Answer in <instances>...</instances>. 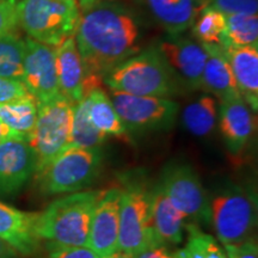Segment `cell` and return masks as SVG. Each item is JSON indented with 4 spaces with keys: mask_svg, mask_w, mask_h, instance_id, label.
I'll use <instances>...</instances> for the list:
<instances>
[{
    "mask_svg": "<svg viewBox=\"0 0 258 258\" xmlns=\"http://www.w3.org/2000/svg\"><path fill=\"white\" fill-rule=\"evenodd\" d=\"M140 29L134 16L118 5L102 4L80 14L74 35L86 74V92L112 69L139 53Z\"/></svg>",
    "mask_w": 258,
    "mask_h": 258,
    "instance_id": "obj_1",
    "label": "cell"
},
{
    "mask_svg": "<svg viewBox=\"0 0 258 258\" xmlns=\"http://www.w3.org/2000/svg\"><path fill=\"white\" fill-rule=\"evenodd\" d=\"M103 190L78 191L51 202L38 213L35 232L47 243L88 246L90 224Z\"/></svg>",
    "mask_w": 258,
    "mask_h": 258,
    "instance_id": "obj_2",
    "label": "cell"
},
{
    "mask_svg": "<svg viewBox=\"0 0 258 258\" xmlns=\"http://www.w3.org/2000/svg\"><path fill=\"white\" fill-rule=\"evenodd\" d=\"M103 82L111 92L133 96H173L177 77L157 47L135 54L106 73Z\"/></svg>",
    "mask_w": 258,
    "mask_h": 258,
    "instance_id": "obj_3",
    "label": "cell"
},
{
    "mask_svg": "<svg viewBox=\"0 0 258 258\" xmlns=\"http://www.w3.org/2000/svg\"><path fill=\"white\" fill-rule=\"evenodd\" d=\"M211 203V224L222 246L253 239L257 226V192L244 185L230 184L219 190Z\"/></svg>",
    "mask_w": 258,
    "mask_h": 258,
    "instance_id": "obj_4",
    "label": "cell"
},
{
    "mask_svg": "<svg viewBox=\"0 0 258 258\" xmlns=\"http://www.w3.org/2000/svg\"><path fill=\"white\" fill-rule=\"evenodd\" d=\"M16 11L29 37L54 48L74 37L82 14L77 0H22Z\"/></svg>",
    "mask_w": 258,
    "mask_h": 258,
    "instance_id": "obj_5",
    "label": "cell"
},
{
    "mask_svg": "<svg viewBox=\"0 0 258 258\" xmlns=\"http://www.w3.org/2000/svg\"><path fill=\"white\" fill-rule=\"evenodd\" d=\"M103 163L101 147H67L36 171L40 191L60 195L82 191L95 182Z\"/></svg>",
    "mask_w": 258,
    "mask_h": 258,
    "instance_id": "obj_6",
    "label": "cell"
},
{
    "mask_svg": "<svg viewBox=\"0 0 258 258\" xmlns=\"http://www.w3.org/2000/svg\"><path fill=\"white\" fill-rule=\"evenodd\" d=\"M120 203L117 253L132 257L156 247L150 225L151 190L140 179H124Z\"/></svg>",
    "mask_w": 258,
    "mask_h": 258,
    "instance_id": "obj_7",
    "label": "cell"
},
{
    "mask_svg": "<svg viewBox=\"0 0 258 258\" xmlns=\"http://www.w3.org/2000/svg\"><path fill=\"white\" fill-rule=\"evenodd\" d=\"M74 108L61 95L37 104L36 124L28 140L36 156V171L70 146Z\"/></svg>",
    "mask_w": 258,
    "mask_h": 258,
    "instance_id": "obj_8",
    "label": "cell"
},
{
    "mask_svg": "<svg viewBox=\"0 0 258 258\" xmlns=\"http://www.w3.org/2000/svg\"><path fill=\"white\" fill-rule=\"evenodd\" d=\"M159 186L173 207L198 226L211 225V203L198 173L189 164L170 163L161 173Z\"/></svg>",
    "mask_w": 258,
    "mask_h": 258,
    "instance_id": "obj_9",
    "label": "cell"
},
{
    "mask_svg": "<svg viewBox=\"0 0 258 258\" xmlns=\"http://www.w3.org/2000/svg\"><path fill=\"white\" fill-rule=\"evenodd\" d=\"M111 102L127 131H167L175 123L179 105L169 98L112 92Z\"/></svg>",
    "mask_w": 258,
    "mask_h": 258,
    "instance_id": "obj_10",
    "label": "cell"
},
{
    "mask_svg": "<svg viewBox=\"0 0 258 258\" xmlns=\"http://www.w3.org/2000/svg\"><path fill=\"white\" fill-rule=\"evenodd\" d=\"M22 83L28 92L36 99L37 104L49 102L60 96L55 48L30 37L25 40Z\"/></svg>",
    "mask_w": 258,
    "mask_h": 258,
    "instance_id": "obj_11",
    "label": "cell"
},
{
    "mask_svg": "<svg viewBox=\"0 0 258 258\" xmlns=\"http://www.w3.org/2000/svg\"><path fill=\"white\" fill-rule=\"evenodd\" d=\"M121 195V188L103 190L93 211L88 246L103 258L117 254Z\"/></svg>",
    "mask_w": 258,
    "mask_h": 258,
    "instance_id": "obj_12",
    "label": "cell"
},
{
    "mask_svg": "<svg viewBox=\"0 0 258 258\" xmlns=\"http://www.w3.org/2000/svg\"><path fill=\"white\" fill-rule=\"evenodd\" d=\"M36 169V156L28 141L8 139L0 143V196L17 195Z\"/></svg>",
    "mask_w": 258,
    "mask_h": 258,
    "instance_id": "obj_13",
    "label": "cell"
},
{
    "mask_svg": "<svg viewBox=\"0 0 258 258\" xmlns=\"http://www.w3.org/2000/svg\"><path fill=\"white\" fill-rule=\"evenodd\" d=\"M158 50L172 70L191 89L202 86V73L207 61V51L191 38L171 36L158 44Z\"/></svg>",
    "mask_w": 258,
    "mask_h": 258,
    "instance_id": "obj_14",
    "label": "cell"
},
{
    "mask_svg": "<svg viewBox=\"0 0 258 258\" xmlns=\"http://www.w3.org/2000/svg\"><path fill=\"white\" fill-rule=\"evenodd\" d=\"M185 217L173 207L158 184L150 194V225L156 247L166 249L182 243Z\"/></svg>",
    "mask_w": 258,
    "mask_h": 258,
    "instance_id": "obj_15",
    "label": "cell"
},
{
    "mask_svg": "<svg viewBox=\"0 0 258 258\" xmlns=\"http://www.w3.org/2000/svg\"><path fill=\"white\" fill-rule=\"evenodd\" d=\"M220 131L228 151L237 156L250 143L256 129L253 112L241 97L220 102Z\"/></svg>",
    "mask_w": 258,
    "mask_h": 258,
    "instance_id": "obj_16",
    "label": "cell"
},
{
    "mask_svg": "<svg viewBox=\"0 0 258 258\" xmlns=\"http://www.w3.org/2000/svg\"><path fill=\"white\" fill-rule=\"evenodd\" d=\"M56 73L60 95L77 105L88 96L86 74L74 37L67 38L55 47Z\"/></svg>",
    "mask_w": 258,
    "mask_h": 258,
    "instance_id": "obj_17",
    "label": "cell"
},
{
    "mask_svg": "<svg viewBox=\"0 0 258 258\" xmlns=\"http://www.w3.org/2000/svg\"><path fill=\"white\" fill-rule=\"evenodd\" d=\"M37 215L0 202V239L11 245L19 256H32L40 249L41 240L35 232Z\"/></svg>",
    "mask_w": 258,
    "mask_h": 258,
    "instance_id": "obj_18",
    "label": "cell"
},
{
    "mask_svg": "<svg viewBox=\"0 0 258 258\" xmlns=\"http://www.w3.org/2000/svg\"><path fill=\"white\" fill-rule=\"evenodd\" d=\"M224 54L241 98L256 112L258 108V47H228Z\"/></svg>",
    "mask_w": 258,
    "mask_h": 258,
    "instance_id": "obj_19",
    "label": "cell"
},
{
    "mask_svg": "<svg viewBox=\"0 0 258 258\" xmlns=\"http://www.w3.org/2000/svg\"><path fill=\"white\" fill-rule=\"evenodd\" d=\"M151 15L169 32L178 36L191 28L207 0H145Z\"/></svg>",
    "mask_w": 258,
    "mask_h": 258,
    "instance_id": "obj_20",
    "label": "cell"
},
{
    "mask_svg": "<svg viewBox=\"0 0 258 258\" xmlns=\"http://www.w3.org/2000/svg\"><path fill=\"white\" fill-rule=\"evenodd\" d=\"M202 46L207 51L208 56L202 73L201 89L212 93L220 102L241 97L222 48L213 44Z\"/></svg>",
    "mask_w": 258,
    "mask_h": 258,
    "instance_id": "obj_21",
    "label": "cell"
},
{
    "mask_svg": "<svg viewBox=\"0 0 258 258\" xmlns=\"http://www.w3.org/2000/svg\"><path fill=\"white\" fill-rule=\"evenodd\" d=\"M85 98L90 121L98 131H101L106 137L110 135L120 139L127 138L128 131L104 90L101 88L93 89Z\"/></svg>",
    "mask_w": 258,
    "mask_h": 258,
    "instance_id": "obj_22",
    "label": "cell"
},
{
    "mask_svg": "<svg viewBox=\"0 0 258 258\" xmlns=\"http://www.w3.org/2000/svg\"><path fill=\"white\" fill-rule=\"evenodd\" d=\"M0 120L15 139L28 141L37 120V102L30 93L0 104Z\"/></svg>",
    "mask_w": 258,
    "mask_h": 258,
    "instance_id": "obj_23",
    "label": "cell"
},
{
    "mask_svg": "<svg viewBox=\"0 0 258 258\" xmlns=\"http://www.w3.org/2000/svg\"><path fill=\"white\" fill-rule=\"evenodd\" d=\"M218 118L217 102L211 95H203L186 105L182 121L186 131L195 137H207L214 131Z\"/></svg>",
    "mask_w": 258,
    "mask_h": 258,
    "instance_id": "obj_24",
    "label": "cell"
},
{
    "mask_svg": "<svg viewBox=\"0 0 258 258\" xmlns=\"http://www.w3.org/2000/svg\"><path fill=\"white\" fill-rule=\"evenodd\" d=\"M188 238L182 249L172 253L173 258H227L224 246L211 234L203 232L200 226L186 224Z\"/></svg>",
    "mask_w": 258,
    "mask_h": 258,
    "instance_id": "obj_25",
    "label": "cell"
},
{
    "mask_svg": "<svg viewBox=\"0 0 258 258\" xmlns=\"http://www.w3.org/2000/svg\"><path fill=\"white\" fill-rule=\"evenodd\" d=\"M106 135L98 131L88 115V104L86 98L80 101L76 105L73 112L72 129H71L70 146L79 148H95L101 147L106 140Z\"/></svg>",
    "mask_w": 258,
    "mask_h": 258,
    "instance_id": "obj_26",
    "label": "cell"
},
{
    "mask_svg": "<svg viewBox=\"0 0 258 258\" xmlns=\"http://www.w3.org/2000/svg\"><path fill=\"white\" fill-rule=\"evenodd\" d=\"M228 47H258V16H226V34L222 49Z\"/></svg>",
    "mask_w": 258,
    "mask_h": 258,
    "instance_id": "obj_27",
    "label": "cell"
},
{
    "mask_svg": "<svg viewBox=\"0 0 258 258\" xmlns=\"http://www.w3.org/2000/svg\"><path fill=\"white\" fill-rule=\"evenodd\" d=\"M25 40L14 32L0 35V77L22 82Z\"/></svg>",
    "mask_w": 258,
    "mask_h": 258,
    "instance_id": "obj_28",
    "label": "cell"
},
{
    "mask_svg": "<svg viewBox=\"0 0 258 258\" xmlns=\"http://www.w3.org/2000/svg\"><path fill=\"white\" fill-rule=\"evenodd\" d=\"M191 30L199 43L222 48L226 34V16L211 6H206L194 22Z\"/></svg>",
    "mask_w": 258,
    "mask_h": 258,
    "instance_id": "obj_29",
    "label": "cell"
},
{
    "mask_svg": "<svg viewBox=\"0 0 258 258\" xmlns=\"http://www.w3.org/2000/svg\"><path fill=\"white\" fill-rule=\"evenodd\" d=\"M207 6L225 16L257 15L258 0H207Z\"/></svg>",
    "mask_w": 258,
    "mask_h": 258,
    "instance_id": "obj_30",
    "label": "cell"
},
{
    "mask_svg": "<svg viewBox=\"0 0 258 258\" xmlns=\"http://www.w3.org/2000/svg\"><path fill=\"white\" fill-rule=\"evenodd\" d=\"M49 258H103L89 246H71L47 243Z\"/></svg>",
    "mask_w": 258,
    "mask_h": 258,
    "instance_id": "obj_31",
    "label": "cell"
},
{
    "mask_svg": "<svg viewBox=\"0 0 258 258\" xmlns=\"http://www.w3.org/2000/svg\"><path fill=\"white\" fill-rule=\"evenodd\" d=\"M27 95H29L28 90L21 80L0 77V104H5Z\"/></svg>",
    "mask_w": 258,
    "mask_h": 258,
    "instance_id": "obj_32",
    "label": "cell"
},
{
    "mask_svg": "<svg viewBox=\"0 0 258 258\" xmlns=\"http://www.w3.org/2000/svg\"><path fill=\"white\" fill-rule=\"evenodd\" d=\"M16 0L0 2V35L12 32L18 25Z\"/></svg>",
    "mask_w": 258,
    "mask_h": 258,
    "instance_id": "obj_33",
    "label": "cell"
},
{
    "mask_svg": "<svg viewBox=\"0 0 258 258\" xmlns=\"http://www.w3.org/2000/svg\"><path fill=\"white\" fill-rule=\"evenodd\" d=\"M227 258H258V245L254 239L238 245L224 246Z\"/></svg>",
    "mask_w": 258,
    "mask_h": 258,
    "instance_id": "obj_34",
    "label": "cell"
},
{
    "mask_svg": "<svg viewBox=\"0 0 258 258\" xmlns=\"http://www.w3.org/2000/svg\"><path fill=\"white\" fill-rule=\"evenodd\" d=\"M129 258H173L172 253L167 252L166 249H161V247H153V249H147L141 251L134 256Z\"/></svg>",
    "mask_w": 258,
    "mask_h": 258,
    "instance_id": "obj_35",
    "label": "cell"
},
{
    "mask_svg": "<svg viewBox=\"0 0 258 258\" xmlns=\"http://www.w3.org/2000/svg\"><path fill=\"white\" fill-rule=\"evenodd\" d=\"M19 253L11 245L0 239V258H18Z\"/></svg>",
    "mask_w": 258,
    "mask_h": 258,
    "instance_id": "obj_36",
    "label": "cell"
},
{
    "mask_svg": "<svg viewBox=\"0 0 258 258\" xmlns=\"http://www.w3.org/2000/svg\"><path fill=\"white\" fill-rule=\"evenodd\" d=\"M106 0H77L78 3L80 11H86V10H90L95 6L102 4V3H105Z\"/></svg>",
    "mask_w": 258,
    "mask_h": 258,
    "instance_id": "obj_37",
    "label": "cell"
},
{
    "mask_svg": "<svg viewBox=\"0 0 258 258\" xmlns=\"http://www.w3.org/2000/svg\"><path fill=\"white\" fill-rule=\"evenodd\" d=\"M8 139H15V138L11 132H10V129L3 123L2 120H0V143H3L4 140H8Z\"/></svg>",
    "mask_w": 258,
    "mask_h": 258,
    "instance_id": "obj_38",
    "label": "cell"
},
{
    "mask_svg": "<svg viewBox=\"0 0 258 258\" xmlns=\"http://www.w3.org/2000/svg\"><path fill=\"white\" fill-rule=\"evenodd\" d=\"M112 258H128V257H124V256H122V254L117 253V254H116V256H114Z\"/></svg>",
    "mask_w": 258,
    "mask_h": 258,
    "instance_id": "obj_39",
    "label": "cell"
},
{
    "mask_svg": "<svg viewBox=\"0 0 258 258\" xmlns=\"http://www.w3.org/2000/svg\"><path fill=\"white\" fill-rule=\"evenodd\" d=\"M0 2H6V0H0Z\"/></svg>",
    "mask_w": 258,
    "mask_h": 258,
    "instance_id": "obj_40",
    "label": "cell"
}]
</instances>
